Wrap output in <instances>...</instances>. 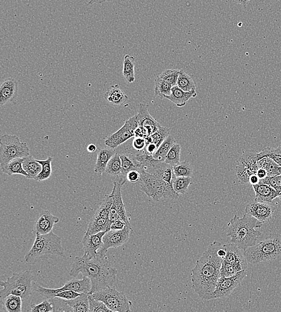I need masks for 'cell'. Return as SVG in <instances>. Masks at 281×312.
<instances>
[{
    "mask_svg": "<svg viewBox=\"0 0 281 312\" xmlns=\"http://www.w3.org/2000/svg\"><path fill=\"white\" fill-rule=\"evenodd\" d=\"M220 243L214 241L196 262L192 269V288L202 299H212L218 281L220 276L222 259L218 255Z\"/></svg>",
    "mask_w": 281,
    "mask_h": 312,
    "instance_id": "1",
    "label": "cell"
},
{
    "mask_svg": "<svg viewBox=\"0 0 281 312\" xmlns=\"http://www.w3.org/2000/svg\"><path fill=\"white\" fill-rule=\"evenodd\" d=\"M88 277L92 282L89 295L108 287H116L117 270L112 266L106 256L98 252L96 256L88 257L86 254L75 257L69 274L77 277L78 274Z\"/></svg>",
    "mask_w": 281,
    "mask_h": 312,
    "instance_id": "2",
    "label": "cell"
},
{
    "mask_svg": "<svg viewBox=\"0 0 281 312\" xmlns=\"http://www.w3.org/2000/svg\"><path fill=\"white\" fill-rule=\"evenodd\" d=\"M262 225L264 223L246 213L241 218L235 215L228 223L226 235L230 237L231 243L244 251L258 243L262 232L256 229L261 228Z\"/></svg>",
    "mask_w": 281,
    "mask_h": 312,
    "instance_id": "3",
    "label": "cell"
},
{
    "mask_svg": "<svg viewBox=\"0 0 281 312\" xmlns=\"http://www.w3.org/2000/svg\"><path fill=\"white\" fill-rule=\"evenodd\" d=\"M36 235L34 244L25 256L26 263L34 264L50 255L64 256V250L59 236L52 231L46 234H38Z\"/></svg>",
    "mask_w": 281,
    "mask_h": 312,
    "instance_id": "4",
    "label": "cell"
},
{
    "mask_svg": "<svg viewBox=\"0 0 281 312\" xmlns=\"http://www.w3.org/2000/svg\"><path fill=\"white\" fill-rule=\"evenodd\" d=\"M248 263L258 264L262 262H272L281 257V235L272 234L264 240L244 251Z\"/></svg>",
    "mask_w": 281,
    "mask_h": 312,
    "instance_id": "5",
    "label": "cell"
},
{
    "mask_svg": "<svg viewBox=\"0 0 281 312\" xmlns=\"http://www.w3.org/2000/svg\"><path fill=\"white\" fill-rule=\"evenodd\" d=\"M138 171L140 172V190L153 201L158 202L162 198L177 199L179 198V194L175 192L172 184L144 169Z\"/></svg>",
    "mask_w": 281,
    "mask_h": 312,
    "instance_id": "6",
    "label": "cell"
},
{
    "mask_svg": "<svg viewBox=\"0 0 281 312\" xmlns=\"http://www.w3.org/2000/svg\"><path fill=\"white\" fill-rule=\"evenodd\" d=\"M34 277L31 272L26 270L15 272L6 281H1L0 285V301L9 295L20 296L22 299H28L32 294V281Z\"/></svg>",
    "mask_w": 281,
    "mask_h": 312,
    "instance_id": "7",
    "label": "cell"
},
{
    "mask_svg": "<svg viewBox=\"0 0 281 312\" xmlns=\"http://www.w3.org/2000/svg\"><path fill=\"white\" fill-rule=\"evenodd\" d=\"M30 156V149L26 142H21L14 135L4 134L0 139V161L8 163L16 158H24Z\"/></svg>",
    "mask_w": 281,
    "mask_h": 312,
    "instance_id": "8",
    "label": "cell"
},
{
    "mask_svg": "<svg viewBox=\"0 0 281 312\" xmlns=\"http://www.w3.org/2000/svg\"><path fill=\"white\" fill-rule=\"evenodd\" d=\"M89 295L94 299L104 302L112 311H131V301L126 297L124 293L119 291L114 287H106Z\"/></svg>",
    "mask_w": 281,
    "mask_h": 312,
    "instance_id": "9",
    "label": "cell"
},
{
    "mask_svg": "<svg viewBox=\"0 0 281 312\" xmlns=\"http://www.w3.org/2000/svg\"><path fill=\"white\" fill-rule=\"evenodd\" d=\"M92 289V282L88 277H83L82 279H72L68 280L64 286L58 289L47 288L42 286L36 287V292L46 299H50L55 297L57 293L67 290H72L78 293H86L89 294Z\"/></svg>",
    "mask_w": 281,
    "mask_h": 312,
    "instance_id": "10",
    "label": "cell"
},
{
    "mask_svg": "<svg viewBox=\"0 0 281 312\" xmlns=\"http://www.w3.org/2000/svg\"><path fill=\"white\" fill-rule=\"evenodd\" d=\"M124 184L118 180L114 181V183L112 192L110 193L113 198V204L108 213L107 223L108 228L110 230L111 224L117 220H122L126 223H130L122 198V188Z\"/></svg>",
    "mask_w": 281,
    "mask_h": 312,
    "instance_id": "11",
    "label": "cell"
},
{
    "mask_svg": "<svg viewBox=\"0 0 281 312\" xmlns=\"http://www.w3.org/2000/svg\"><path fill=\"white\" fill-rule=\"evenodd\" d=\"M138 126V115H136L131 119L126 120L122 128L108 136L104 142L106 145L112 149H116L128 139L134 137L135 130Z\"/></svg>",
    "mask_w": 281,
    "mask_h": 312,
    "instance_id": "12",
    "label": "cell"
},
{
    "mask_svg": "<svg viewBox=\"0 0 281 312\" xmlns=\"http://www.w3.org/2000/svg\"><path fill=\"white\" fill-rule=\"evenodd\" d=\"M246 275L247 270L244 269L230 277L220 276L216 290L213 293L212 299L228 297L238 286L240 285Z\"/></svg>",
    "mask_w": 281,
    "mask_h": 312,
    "instance_id": "13",
    "label": "cell"
},
{
    "mask_svg": "<svg viewBox=\"0 0 281 312\" xmlns=\"http://www.w3.org/2000/svg\"><path fill=\"white\" fill-rule=\"evenodd\" d=\"M132 231L131 224H126L125 228L118 231H110L106 233L104 237V246L98 252L102 256H106V253L110 248H117L122 246L128 242Z\"/></svg>",
    "mask_w": 281,
    "mask_h": 312,
    "instance_id": "14",
    "label": "cell"
},
{
    "mask_svg": "<svg viewBox=\"0 0 281 312\" xmlns=\"http://www.w3.org/2000/svg\"><path fill=\"white\" fill-rule=\"evenodd\" d=\"M276 210V206L272 202H258L254 200L247 205L244 213L264 223L272 219Z\"/></svg>",
    "mask_w": 281,
    "mask_h": 312,
    "instance_id": "15",
    "label": "cell"
},
{
    "mask_svg": "<svg viewBox=\"0 0 281 312\" xmlns=\"http://www.w3.org/2000/svg\"><path fill=\"white\" fill-rule=\"evenodd\" d=\"M224 247L226 254L224 259L223 260L234 266L238 271L247 269L248 267V262L244 256L243 250L231 242L230 243L224 244Z\"/></svg>",
    "mask_w": 281,
    "mask_h": 312,
    "instance_id": "16",
    "label": "cell"
},
{
    "mask_svg": "<svg viewBox=\"0 0 281 312\" xmlns=\"http://www.w3.org/2000/svg\"><path fill=\"white\" fill-rule=\"evenodd\" d=\"M106 231H102L95 234H86L82 240L84 254L88 257L96 256L98 251L104 246V237Z\"/></svg>",
    "mask_w": 281,
    "mask_h": 312,
    "instance_id": "17",
    "label": "cell"
},
{
    "mask_svg": "<svg viewBox=\"0 0 281 312\" xmlns=\"http://www.w3.org/2000/svg\"><path fill=\"white\" fill-rule=\"evenodd\" d=\"M59 218L51 214L50 210H43L36 221L34 228L36 234H46L52 231L54 225L59 222Z\"/></svg>",
    "mask_w": 281,
    "mask_h": 312,
    "instance_id": "18",
    "label": "cell"
},
{
    "mask_svg": "<svg viewBox=\"0 0 281 312\" xmlns=\"http://www.w3.org/2000/svg\"><path fill=\"white\" fill-rule=\"evenodd\" d=\"M137 115L138 126L146 129L149 131L150 135L156 132L162 127L160 124L150 116L146 105L140 104Z\"/></svg>",
    "mask_w": 281,
    "mask_h": 312,
    "instance_id": "19",
    "label": "cell"
},
{
    "mask_svg": "<svg viewBox=\"0 0 281 312\" xmlns=\"http://www.w3.org/2000/svg\"><path fill=\"white\" fill-rule=\"evenodd\" d=\"M18 91V83L14 78H8L0 87V105L3 106L14 100Z\"/></svg>",
    "mask_w": 281,
    "mask_h": 312,
    "instance_id": "20",
    "label": "cell"
},
{
    "mask_svg": "<svg viewBox=\"0 0 281 312\" xmlns=\"http://www.w3.org/2000/svg\"><path fill=\"white\" fill-rule=\"evenodd\" d=\"M197 95L198 93L196 90L190 92H184L180 87L175 86L172 87L170 95L166 96L164 98L173 102L178 107H183L190 99L196 98Z\"/></svg>",
    "mask_w": 281,
    "mask_h": 312,
    "instance_id": "21",
    "label": "cell"
},
{
    "mask_svg": "<svg viewBox=\"0 0 281 312\" xmlns=\"http://www.w3.org/2000/svg\"><path fill=\"white\" fill-rule=\"evenodd\" d=\"M252 187L256 193V201L272 202L274 199L278 197L279 193L267 184L258 183Z\"/></svg>",
    "mask_w": 281,
    "mask_h": 312,
    "instance_id": "22",
    "label": "cell"
},
{
    "mask_svg": "<svg viewBox=\"0 0 281 312\" xmlns=\"http://www.w3.org/2000/svg\"><path fill=\"white\" fill-rule=\"evenodd\" d=\"M104 99L108 104L118 107L125 104L128 98L120 89L119 85H116L108 88L104 94Z\"/></svg>",
    "mask_w": 281,
    "mask_h": 312,
    "instance_id": "23",
    "label": "cell"
},
{
    "mask_svg": "<svg viewBox=\"0 0 281 312\" xmlns=\"http://www.w3.org/2000/svg\"><path fill=\"white\" fill-rule=\"evenodd\" d=\"M116 150L108 148H102L98 153V158L94 167L95 173L102 175L106 171L108 162L116 154Z\"/></svg>",
    "mask_w": 281,
    "mask_h": 312,
    "instance_id": "24",
    "label": "cell"
},
{
    "mask_svg": "<svg viewBox=\"0 0 281 312\" xmlns=\"http://www.w3.org/2000/svg\"><path fill=\"white\" fill-rule=\"evenodd\" d=\"M24 158H16L10 160L8 163H1L2 170L3 173L8 175L20 174L24 175L26 178L28 174L24 170L23 162Z\"/></svg>",
    "mask_w": 281,
    "mask_h": 312,
    "instance_id": "25",
    "label": "cell"
},
{
    "mask_svg": "<svg viewBox=\"0 0 281 312\" xmlns=\"http://www.w3.org/2000/svg\"><path fill=\"white\" fill-rule=\"evenodd\" d=\"M22 298L20 296L9 295L0 301V310L8 312H21Z\"/></svg>",
    "mask_w": 281,
    "mask_h": 312,
    "instance_id": "26",
    "label": "cell"
},
{
    "mask_svg": "<svg viewBox=\"0 0 281 312\" xmlns=\"http://www.w3.org/2000/svg\"><path fill=\"white\" fill-rule=\"evenodd\" d=\"M23 168L28 174V177L26 178L35 180L36 177L40 174L42 166L40 163L38 162L37 159H34L32 156H28L24 157Z\"/></svg>",
    "mask_w": 281,
    "mask_h": 312,
    "instance_id": "27",
    "label": "cell"
},
{
    "mask_svg": "<svg viewBox=\"0 0 281 312\" xmlns=\"http://www.w3.org/2000/svg\"><path fill=\"white\" fill-rule=\"evenodd\" d=\"M66 301L74 312L90 311L89 294L88 293H80L77 298Z\"/></svg>",
    "mask_w": 281,
    "mask_h": 312,
    "instance_id": "28",
    "label": "cell"
},
{
    "mask_svg": "<svg viewBox=\"0 0 281 312\" xmlns=\"http://www.w3.org/2000/svg\"><path fill=\"white\" fill-rule=\"evenodd\" d=\"M108 219L94 215L90 219L86 234H95L102 231H110L107 227Z\"/></svg>",
    "mask_w": 281,
    "mask_h": 312,
    "instance_id": "29",
    "label": "cell"
},
{
    "mask_svg": "<svg viewBox=\"0 0 281 312\" xmlns=\"http://www.w3.org/2000/svg\"><path fill=\"white\" fill-rule=\"evenodd\" d=\"M238 163L246 166L254 173L256 174L259 169L258 163V153L254 151H246L240 157Z\"/></svg>",
    "mask_w": 281,
    "mask_h": 312,
    "instance_id": "30",
    "label": "cell"
},
{
    "mask_svg": "<svg viewBox=\"0 0 281 312\" xmlns=\"http://www.w3.org/2000/svg\"><path fill=\"white\" fill-rule=\"evenodd\" d=\"M258 167L267 171L268 177H274L281 174V166L270 157H265L258 160Z\"/></svg>",
    "mask_w": 281,
    "mask_h": 312,
    "instance_id": "31",
    "label": "cell"
},
{
    "mask_svg": "<svg viewBox=\"0 0 281 312\" xmlns=\"http://www.w3.org/2000/svg\"><path fill=\"white\" fill-rule=\"evenodd\" d=\"M135 61L134 57L130 55H126L124 60L122 74L128 83H134L135 81Z\"/></svg>",
    "mask_w": 281,
    "mask_h": 312,
    "instance_id": "32",
    "label": "cell"
},
{
    "mask_svg": "<svg viewBox=\"0 0 281 312\" xmlns=\"http://www.w3.org/2000/svg\"><path fill=\"white\" fill-rule=\"evenodd\" d=\"M175 144V139L173 136L169 135L162 143L160 145L158 150L153 154V157L160 161L164 162L168 151Z\"/></svg>",
    "mask_w": 281,
    "mask_h": 312,
    "instance_id": "33",
    "label": "cell"
},
{
    "mask_svg": "<svg viewBox=\"0 0 281 312\" xmlns=\"http://www.w3.org/2000/svg\"><path fill=\"white\" fill-rule=\"evenodd\" d=\"M172 87L173 86L170 83L162 80L158 76L155 80V88H154L155 96L162 99L164 98L166 96L170 95Z\"/></svg>",
    "mask_w": 281,
    "mask_h": 312,
    "instance_id": "34",
    "label": "cell"
},
{
    "mask_svg": "<svg viewBox=\"0 0 281 312\" xmlns=\"http://www.w3.org/2000/svg\"><path fill=\"white\" fill-rule=\"evenodd\" d=\"M122 159L120 154L116 153L108 162L105 172L111 176L118 178L122 174Z\"/></svg>",
    "mask_w": 281,
    "mask_h": 312,
    "instance_id": "35",
    "label": "cell"
},
{
    "mask_svg": "<svg viewBox=\"0 0 281 312\" xmlns=\"http://www.w3.org/2000/svg\"><path fill=\"white\" fill-rule=\"evenodd\" d=\"M136 160L138 163V166L140 168L144 169L147 171L150 169L156 167L160 162V160L154 158L152 155L144 153L143 154H138L135 156Z\"/></svg>",
    "mask_w": 281,
    "mask_h": 312,
    "instance_id": "36",
    "label": "cell"
},
{
    "mask_svg": "<svg viewBox=\"0 0 281 312\" xmlns=\"http://www.w3.org/2000/svg\"><path fill=\"white\" fill-rule=\"evenodd\" d=\"M170 134V129L168 128V127L162 126L156 132L154 133L153 134L148 136L147 138H145L146 145L150 143H154L159 147L160 145L162 143V142L164 141Z\"/></svg>",
    "mask_w": 281,
    "mask_h": 312,
    "instance_id": "37",
    "label": "cell"
},
{
    "mask_svg": "<svg viewBox=\"0 0 281 312\" xmlns=\"http://www.w3.org/2000/svg\"><path fill=\"white\" fill-rule=\"evenodd\" d=\"M120 159H122V174L117 178H122V179L126 180V175L129 171L132 169H137L140 170V168L138 166L136 160H132L130 157L126 155V154H120Z\"/></svg>",
    "mask_w": 281,
    "mask_h": 312,
    "instance_id": "38",
    "label": "cell"
},
{
    "mask_svg": "<svg viewBox=\"0 0 281 312\" xmlns=\"http://www.w3.org/2000/svg\"><path fill=\"white\" fill-rule=\"evenodd\" d=\"M177 86L184 92H190V91L196 89V85L194 80L183 70L180 71L177 81Z\"/></svg>",
    "mask_w": 281,
    "mask_h": 312,
    "instance_id": "39",
    "label": "cell"
},
{
    "mask_svg": "<svg viewBox=\"0 0 281 312\" xmlns=\"http://www.w3.org/2000/svg\"><path fill=\"white\" fill-rule=\"evenodd\" d=\"M53 158L52 157H48L46 160H38V162L40 163L42 169L37 177L35 178V180L41 182L44 180H46L48 178H50L52 175V162Z\"/></svg>",
    "mask_w": 281,
    "mask_h": 312,
    "instance_id": "40",
    "label": "cell"
},
{
    "mask_svg": "<svg viewBox=\"0 0 281 312\" xmlns=\"http://www.w3.org/2000/svg\"><path fill=\"white\" fill-rule=\"evenodd\" d=\"M265 157H270L281 166V145L276 148L266 147L258 153V160Z\"/></svg>",
    "mask_w": 281,
    "mask_h": 312,
    "instance_id": "41",
    "label": "cell"
},
{
    "mask_svg": "<svg viewBox=\"0 0 281 312\" xmlns=\"http://www.w3.org/2000/svg\"><path fill=\"white\" fill-rule=\"evenodd\" d=\"M192 183V178L190 177H178L174 178V189L179 195H184L188 189L190 184Z\"/></svg>",
    "mask_w": 281,
    "mask_h": 312,
    "instance_id": "42",
    "label": "cell"
},
{
    "mask_svg": "<svg viewBox=\"0 0 281 312\" xmlns=\"http://www.w3.org/2000/svg\"><path fill=\"white\" fill-rule=\"evenodd\" d=\"M174 171L176 177H192L193 168L191 163L187 160L180 162L178 165L173 166Z\"/></svg>",
    "mask_w": 281,
    "mask_h": 312,
    "instance_id": "43",
    "label": "cell"
},
{
    "mask_svg": "<svg viewBox=\"0 0 281 312\" xmlns=\"http://www.w3.org/2000/svg\"><path fill=\"white\" fill-rule=\"evenodd\" d=\"M181 147L180 144L175 143L166 156L164 162L172 166L180 163Z\"/></svg>",
    "mask_w": 281,
    "mask_h": 312,
    "instance_id": "44",
    "label": "cell"
},
{
    "mask_svg": "<svg viewBox=\"0 0 281 312\" xmlns=\"http://www.w3.org/2000/svg\"><path fill=\"white\" fill-rule=\"evenodd\" d=\"M112 204L113 198L110 195H110L106 196L104 201L102 202L101 205L100 206V207L96 210L94 214L98 217L108 219V213H110V211Z\"/></svg>",
    "mask_w": 281,
    "mask_h": 312,
    "instance_id": "45",
    "label": "cell"
},
{
    "mask_svg": "<svg viewBox=\"0 0 281 312\" xmlns=\"http://www.w3.org/2000/svg\"><path fill=\"white\" fill-rule=\"evenodd\" d=\"M236 176L238 181L241 184H246L249 183L250 178L252 174H255L250 169L246 167L240 163H238L236 166Z\"/></svg>",
    "mask_w": 281,
    "mask_h": 312,
    "instance_id": "46",
    "label": "cell"
},
{
    "mask_svg": "<svg viewBox=\"0 0 281 312\" xmlns=\"http://www.w3.org/2000/svg\"><path fill=\"white\" fill-rule=\"evenodd\" d=\"M180 70L168 69L163 71L158 76L166 81L170 83L172 86H177V81L179 77Z\"/></svg>",
    "mask_w": 281,
    "mask_h": 312,
    "instance_id": "47",
    "label": "cell"
},
{
    "mask_svg": "<svg viewBox=\"0 0 281 312\" xmlns=\"http://www.w3.org/2000/svg\"><path fill=\"white\" fill-rule=\"evenodd\" d=\"M50 300L52 304L53 311L74 312V309L68 304L66 299L59 297H54L50 299Z\"/></svg>",
    "mask_w": 281,
    "mask_h": 312,
    "instance_id": "48",
    "label": "cell"
},
{
    "mask_svg": "<svg viewBox=\"0 0 281 312\" xmlns=\"http://www.w3.org/2000/svg\"><path fill=\"white\" fill-rule=\"evenodd\" d=\"M90 311L108 312L112 311L104 302L90 297L89 295Z\"/></svg>",
    "mask_w": 281,
    "mask_h": 312,
    "instance_id": "49",
    "label": "cell"
},
{
    "mask_svg": "<svg viewBox=\"0 0 281 312\" xmlns=\"http://www.w3.org/2000/svg\"><path fill=\"white\" fill-rule=\"evenodd\" d=\"M259 183L267 184L274 188L279 193L281 192V174L274 177H267L260 180Z\"/></svg>",
    "mask_w": 281,
    "mask_h": 312,
    "instance_id": "50",
    "label": "cell"
},
{
    "mask_svg": "<svg viewBox=\"0 0 281 312\" xmlns=\"http://www.w3.org/2000/svg\"><path fill=\"white\" fill-rule=\"evenodd\" d=\"M220 276L228 277L236 274L240 272L234 266L226 262V260H222V267L220 269Z\"/></svg>",
    "mask_w": 281,
    "mask_h": 312,
    "instance_id": "51",
    "label": "cell"
},
{
    "mask_svg": "<svg viewBox=\"0 0 281 312\" xmlns=\"http://www.w3.org/2000/svg\"><path fill=\"white\" fill-rule=\"evenodd\" d=\"M30 307L32 308L31 311L33 312L53 311L52 304L50 299H46V300L42 302L40 304H32Z\"/></svg>",
    "mask_w": 281,
    "mask_h": 312,
    "instance_id": "52",
    "label": "cell"
},
{
    "mask_svg": "<svg viewBox=\"0 0 281 312\" xmlns=\"http://www.w3.org/2000/svg\"><path fill=\"white\" fill-rule=\"evenodd\" d=\"M80 294V293L76 292L74 290H67L56 293L55 297L61 298L66 299V300H70V299L77 298Z\"/></svg>",
    "mask_w": 281,
    "mask_h": 312,
    "instance_id": "53",
    "label": "cell"
},
{
    "mask_svg": "<svg viewBox=\"0 0 281 312\" xmlns=\"http://www.w3.org/2000/svg\"><path fill=\"white\" fill-rule=\"evenodd\" d=\"M132 145L135 150L138 151L144 150L146 145V139L144 138L134 137Z\"/></svg>",
    "mask_w": 281,
    "mask_h": 312,
    "instance_id": "54",
    "label": "cell"
},
{
    "mask_svg": "<svg viewBox=\"0 0 281 312\" xmlns=\"http://www.w3.org/2000/svg\"><path fill=\"white\" fill-rule=\"evenodd\" d=\"M126 178L130 183H137L140 180V172L137 169H132L126 174Z\"/></svg>",
    "mask_w": 281,
    "mask_h": 312,
    "instance_id": "55",
    "label": "cell"
},
{
    "mask_svg": "<svg viewBox=\"0 0 281 312\" xmlns=\"http://www.w3.org/2000/svg\"><path fill=\"white\" fill-rule=\"evenodd\" d=\"M126 223L122 220H117L114 221V222L111 224L110 230H112V231H118V230H122L125 228Z\"/></svg>",
    "mask_w": 281,
    "mask_h": 312,
    "instance_id": "56",
    "label": "cell"
},
{
    "mask_svg": "<svg viewBox=\"0 0 281 312\" xmlns=\"http://www.w3.org/2000/svg\"><path fill=\"white\" fill-rule=\"evenodd\" d=\"M158 148V147L155 144H148L146 145V147H145L144 149V153L153 156V154L156 152Z\"/></svg>",
    "mask_w": 281,
    "mask_h": 312,
    "instance_id": "57",
    "label": "cell"
},
{
    "mask_svg": "<svg viewBox=\"0 0 281 312\" xmlns=\"http://www.w3.org/2000/svg\"><path fill=\"white\" fill-rule=\"evenodd\" d=\"M256 175L259 177L260 179H264L266 177L268 176V172L265 169L260 168L256 172Z\"/></svg>",
    "mask_w": 281,
    "mask_h": 312,
    "instance_id": "58",
    "label": "cell"
},
{
    "mask_svg": "<svg viewBox=\"0 0 281 312\" xmlns=\"http://www.w3.org/2000/svg\"><path fill=\"white\" fill-rule=\"evenodd\" d=\"M260 179L258 175L256 174H252L250 178L249 183L252 186L256 185V184H258L260 183Z\"/></svg>",
    "mask_w": 281,
    "mask_h": 312,
    "instance_id": "59",
    "label": "cell"
},
{
    "mask_svg": "<svg viewBox=\"0 0 281 312\" xmlns=\"http://www.w3.org/2000/svg\"><path fill=\"white\" fill-rule=\"evenodd\" d=\"M114 0H90L88 4L89 5H93L94 4H102V3L105 2H112Z\"/></svg>",
    "mask_w": 281,
    "mask_h": 312,
    "instance_id": "60",
    "label": "cell"
},
{
    "mask_svg": "<svg viewBox=\"0 0 281 312\" xmlns=\"http://www.w3.org/2000/svg\"><path fill=\"white\" fill-rule=\"evenodd\" d=\"M87 150L90 153H94L96 150V146L95 144H90L87 147Z\"/></svg>",
    "mask_w": 281,
    "mask_h": 312,
    "instance_id": "61",
    "label": "cell"
},
{
    "mask_svg": "<svg viewBox=\"0 0 281 312\" xmlns=\"http://www.w3.org/2000/svg\"><path fill=\"white\" fill-rule=\"evenodd\" d=\"M231 1L238 3V4L244 6L246 5L249 2L252 1V0H231Z\"/></svg>",
    "mask_w": 281,
    "mask_h": 312,
    "instance_id": "62",
    "label": "cell"
},
{
    "mask_svg": "<svg viewBox=\"0 0 281 312\" xmlns=\"http://www.w3.org/2000/svg\"><path fill=\"white\" fill-rule=\"evenodd\" d=\"M278 198L280 199V201H281V192H280V193H279V195H278Z\"/></svg>",
    "mask_w": 281,
    "mask_h": 312,
    "instance_id": "63",
    "label": "cell"
}]
</instances>
